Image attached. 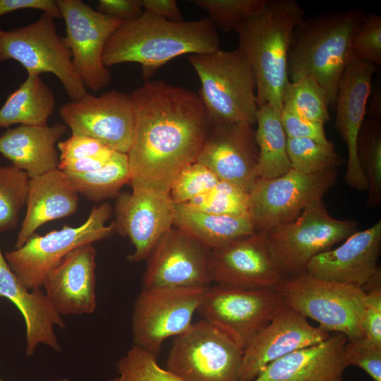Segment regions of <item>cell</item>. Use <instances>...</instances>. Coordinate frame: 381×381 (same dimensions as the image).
<instances>
[{
    "label": "cell",
    "instance_id": "681fc988",
    "mask_svg": "<svg viewBox=\"0 0 381 381\" xmlns=\"http://www.w3.org/2000/svg\"><path fill=\"white\" fill-rule=\"evenodd\" d=\"M367 104L365 116L368 119L380 121L381 120V92L380 88L371 90Z\"/></svg>",
    "mask_w": 381,
    "mask_h": 381
},
{
    "label": "cell",
    "instance_id": "e0dca14e",
    "mask_svg": "<svg viewBox=\"0 0 381 381\" xmlns=\"http://www.w3.org/2000/svg\"><path fill=\"white\" fill-rule=\"evenodd\" d=\"M216 284L244 289H275L287 276L273 259L266 233L255 232L210 250Z\"/></svg>",
    "mask_w": 381,
    "mask_h": 381
},
{
    "label": "cell",
    "instance_id": "d6986e66",
    "mask_svg": "<svg viewBox=\"0 0 381 381\" xmlns=\"http://www.w3.org/2000/svg\"><path fill=\"white\" fill-rule=\"evenodd\" d=\"M376 66L351 54L340 78L336 98L334 127L348 149L346 184L361 192L368 190L366 179L357 157V139L372 90Z\"/></svg>",
    "mask_w": 381,
    "mask_h": 381
},
{
    "label": "cell",
    "instance_id": "74e56055",
    "mask_svg": "<svg viewBox=\"0 0 381 381\" xmlns=\"http://www.w3.org/2000/svg\"><path fill=\"white\" fill-rule=\"evenodd\" d=\"M191 2L205 11L217 28L237 32L263 7L266 0H193Z\"/></svg>",
    "mask_w": 381,
    "mask_h": 381
},
{
    "label": "cell",
    "instance_id": "277c9868",
    "mask_svg": "<svg viewBox=\"0 0 381 381\" xmlns=\"http://www.w3.org/2000/svg\"><path fill=\"white\" fill-rule=\"evenodd\" d=\"M368 14L354 8L303 19L294 30L288 54L291 81L310 76L335 106L338 85L352 54V37Z\"/></svg>",
    "mask_w": 381,
    "mask_h": 381
},
{
    "label": "cell",
    "instance_id": "d6a6232c",
    "mask_svg": "<svg viewBox=\"0 0 381 381\" xmlns=\"http://www.w3.org/2000/svg\"><path fill=\"white\" fill-rule=\"evenodd\" d=\"M325 90L310 76L289 81L282 99V109L308 120L325 124L330 120Z\"/></svg>",
    "mask_w": 381,
    "mask_h": 381
},
{
    "label": "cell",
    "instance_id": "bcb514c9",
    "mask_svg": "<svg viewBox=\"0 0 381 381\" xmlns=\"http://www.w3.org/2000/svg\"><path fill=\"white\" fill-rule=\"evenodd\" d=\"M116 151L105 152L78 159L59 161L58 169L67 174H85L99 169L112 157Z\"/></svg>",
    "mask_w": 381,
    "mask_h": 381
},
{
    "label": "cell",
    "instance_id": "7402d4cb",
    "mask_svg": "<svg viewBox=\"0 0 381 381\" xmlns=\"http://www.w3.org/2000/svg\"><path fill=\"white\" fill-rule=\"evenodd\" d=\"M381 220L356 231L338 247L314 257L306 273L320 279L351 284L362 289L381 277Z\"/></svg>",
    "mask_w": 381,
    "mask_h": 381
},
{
    "label": "cell",
    "instance_id": "52a82bcc",
    "mask_svg": "<svg viewBox=\"0 0 381 381\" xmlns=\"http://www.w3.org/2000/svg\"><path fill=\"white\" fill-rule=\"evenodd\" d=\"M358 222L332 217L322 199L307 206L293 222L266 232L270 252L287 277L306 272L309 262L357 231Z\"/></svg>",
    "mask_w": 381,
    "mask_h": 381
},
{
    "label": "cell",
    "instance_id": "3957f363",
    "mask_svg": "<svg viewBox=\"0 0 381 381\" xmlns=\"http://www.w3.org/2000/svg\"><path fill=\"white\" fill-rule=\"evenodd\" d=\"M304 16L295 0H266L237 31V49L253 73L258 107L270 105L282 111L284 92L290 81L288 54L294 30Z\"/></svg>",
    "mask_w": 381,
    "mask_h": 381
},
{
    "label": "cell",
    "instance_id": "8d00e7d4",
    "mask_svg": "<svg viewBox=\"0 0 381 381\" xmlns=\"http://www.w3.org/2000/svg\"><path fill=\"white\" fill-rule=\"evenodd\" d=\"M157 356L134 345L117 363V375L108 381H183L162 368Z\"/></svg>",
    "mask_w": 381,
    "mask_h": 381
},
{
    "label": "cell",
    "instance_id": "f1b7e54d",
    "mask_svg": "<svg viewBox=\"0 0 381 381\" xmlns=\"http://www.w3.org/2000/svg\"><path fill=\"white\" fill-rule=\"evenodd\" d=\"M55 106L56 98L51 88L39 75L28 74L0 109V128L8 129L14 124L47 126Z\"/></svg>",
    "mask_w": 381,
    "mask_h": 381
},
{
    "label": "cell",
    "instance_id": "8fae6325",
    "mask_svg": "<svg viewBox=\"0 0 381 381\" xmlns=\"http://www.w3.org/2000/svg\"><path fill=\"white\" fill-rule=\"evenodd\" d=\"M337 169L306 174L291 169L272 179L258 178L249 194V217L258 232L295 220L335 184Z\"/></svg>",
    "mask_w": 381,
    "mask_h": 381
},
{
    "label": "cell",
    "instance_id": "f907efd6",
    "mask_svg": "<svg viewBox=\"0 0 381 381\" xmlns=\"http://www.w3.org/2000/svg\"><path fill=\"white\" fill-rule=\"evenodd\" d=\"M0 381H3V380L0 378ZM54 381H71V380L67 378H62V379H57Z\"/></svg>",
    "mask_w": 381,
    "mask_h": 381
},
{
    "label": "cell",
    "instance_id": "7c38bea8",
    "mask_svg": "<svg viewBox=\"0 0 381 381\" xmlns=\"http://www.w3.org/2000/svg\"><path fill=\"white\" fill-rule=\"evenodd\" d=\"M207 288L143 289L133 309V345L157 356L167 338L181 334L192 325Z\"/></svg>",
    "mask_w": 381,
    "mask_h": 381
},
{
    "label": "cell",
    "instance_id": "ab89813d",
    "mask_svg": "<svg viewBox=\"0 0 381 381\" xmlns=\"http://www.w3.org/2000/svg\"><path fill=\"white\" fill-rule=\"evenodd\" d=\"M351 52L374 65L381 64V17L368 14L354 33Z\"/></svg>",
    "mask_w": 381,
    "mask_h": 381
},
{
    "label": "cell",
    "instance_id": "9c48e42d",
    "mask_svg": "<svg viewBox=\"0 0 381 381\" xmlns=\"http://www.w3.org/2000/svg\"><path fill=\"white\" fill-rule=\"evenodd\" d=\"M243 349L202 319L175 337L165 369L183 381H241Z\"/></svg>",
    "mask_w": 381,
    "mask_h": 381
},
{
    "label": "cell",
    "instance_id": "2e32d148",
    "mask_svg": "<svg viewBox=\"0 0 381 381\" xmlns=\"http://www.w3.org/2000/svg\"><path fill=\"white\" fill-rule=\"evenodd\" d=\"M143 289L210 286V250L172 226L147 258Z\"/></svg>",
    "mask_w": 381,
    "mask_h": 381
},
{
    "label": "cell",
    "instance_id": "7a4b0ae2",
    "mask_svg": "<svg viewBox=\"0 0 381 381\" xmlns=\"http://www.w3.org/2000/svg\"><path fill=\"white\" fill-rule=\"evenodd\" d=\"M220 49L217 27L208 18L174 22L143 11L123 22L107 42L102 62L105 67L137 63L145 80L162 66L183 54H203Z\"/></svg>",
    "mask_w": 381,
    "mask_h": 381
},
{
    "label": "cell",
    "instance_id": "5bb4252c",
    "mask_svg": "<svg viewBox=\"0 0 381 381\" xmlns=\"http://www.w3.org/2000/svg\"><path fill=\"white\" fill-rule=\"evenodd\" d=\"M66 26L64 37L73 66L86 87L96 92L109 84L111 76L102 62L107 42L123 23L92 8L80 0H56Z\"/></svg>",
    "mask_w": 381,
    "mask_h": 381
},
{
    "label": "cell",
    "instance_id": "4dcf8cb0",
    "mask_svg": "<svg viewBox=\"0 0 381 381\" xmlns=\"http://www.w3.org/2000/svg\"><path fill=\"white\" fill-rule=\"evenodd\" d=\"M64 174L76 191L92 202L118 197L120 189L129 182L127 154L116 151L104 167L95 171Z\"/></svg>",
    "mask_w": 381,
    "mask_h": 381
},
{
    "label": "cell",
    "instance_id": "83f0119b",
    "mask_svg": "<svg viewBox=\"0 0 381 381\" xmlns=\"http://www.w3.org/2000/svg\"><path fill=\"white\" fill-rule=\"evenodd\" d=\"M173 226L210 250L257 232L250 217L212 214L187 203L175 204Z\"/></svg>",
    "mask_w": 381,
    "mask_h": 381
},
{
    "label": "cell",
    "instance_id": "7bdbcfd3",
    "mask_svg": "<svg viewBox=\"0 0 381 381\" xmlns=\"http://www.w3.org/2000/svg\"><path fill=\"white\" fill-rule=\"evenodd\" d=\"M282 122L287 138H307L330 145L324 124L308 120L286 109H282Z\"/></svg>",
    "mask_w": 381,
    "mask_h": 381
},
{
    "label": "cell",
    "instance_id": "d590c367",
    "mask_svg": "<svg viewBox=\"0 0 381 381\" xmlns=\"http://www.w3.org/2000/svg\"><path fill=\"white\" fill-rule=\"evenodd\" d=\"M187 204L212 214L250 217L248 192L225 181L219 180L209 191Z\"/></svg>",
    "mask_w": 381,
    "mask_h": 381
},
{
    "label": "cell",
    "instance_id": "9a60e30c",
    "mask_svg": "<svg viewBox=\"0 0 381 381\" xmlns=\"http://www.w3.org/2000/svg\"><path fill=\"white\" fill-rule=\"evenodd\" d=\"M59 116L72 135H86L114 151L128 153L134 129L130 95L117 90L100 96L87 92L80 99L63 104Z\"/></svg>",
    "mask_w": 381,
    "mask_h": 381
},
{
    "label": "cell",
    "instance_id": "cb8c5ba5",
    "mask_svg": "<svg viewBox=\"0 0 381 381\" xmlns=\"http://www.w3.org/2000/svg\"><path fill=\"white\" fill-rule=\"evenodd\" d=\"M346 337L334 333L323 341L296 350L271 363L252 381H343L349 366Z\"/></svg>",
    "mask_w": 381,
    "mask_h": 381
},
{
    "label": "cell",
    "instance_id": "1f68e13d",
    "mask_svg": "<svg viewBox=\"0 0 381 381\" xmlns=\"http://www.w3.org/2000/svg\"><path fill=\"white\" fill-rule=\"evenodd\" d=\"M357 157L368 183L366 205H381V121L365 119L357 139Z\"/></svg>",
    "mask_w": 381,
    "mask_h": 381
},
{
    "label": "cell",
    "instance_id": "60d3db41",
    "mask_svg": "<svg viewBox=\"0 0 381 381\" xmlns=\"http://www.w3.org/2000/svg\"><path fill=\"white\" fill-rule=\"evenodd\" d=\"M344 356L349 365L362 369L373 381H381V346L365 337L347 339Z\"/></svg>",
    "mask_w": 381,
    "mask_h": 381
},
{
    "label": "cell",
    "instance_id": "d4e9b609",
    "mask_svg": "<svg viewBox=\"0 0 381 381\" xmlns=\"http://www.w3.org/2000/svg\"><path fill=\"white\" fill-rule=\"evenodd\" d=\"M0 298L10 300L21 313L25 323V354L30 356L40 344L59 351L54 326L64 328L60 314L41 288L28 290L10 268L0 244Z\"/></svg>",
    "mask_w": 381,
    "mask_h": 381
},
{
    "label": "cell",
    "instance_id": "836d02e7",
    "mask_svg": "<svg viewBox=\"0 0 381 381\" xmlns=\"http://www.w3.org/2000/svg\"><path fill=\"white\" fill-rule=\"evenodd\" d=\"M287 155L291 169L315 174L337 169L344 163L333 143L325 145L307 138H287Z\"/></svg>",
    "mask_w": 381,
    "mask_h": 381
},
{
    "label": "cell",
    "instance_id": "e575fe53",
    "mask_svg": "<svg viewBox=\"0 0 381 381\" xmlns=\"http://www.w3.org/2000/svg\"><path fill=\"white\" fill-rule=\"evenodd\" d=\"M30 177L14 166L0 165V234L14 228L26 205Z\"/></svg>",
    "mask_w": 381,
    "mask_h": 381
},
{
    "label": "cell",
    "instance_id": "4316f807",
    "mask_svg": "<svg viewBox=\"0 0 381 381\" xmlns=\"http://www.w3.org/2000/svg\"><path fill=\"white\" fill-rule=\"evenodd\" d=\"M67 131L66 125H20L0 135V154L30 179L58 169L59 155L56 145Z\"/></svg>",
    "mask_w": 381,
    "mask_h": 381
},
{
    "label": "cell",
    "instance_id": "f35d334b",
    "mask_svg": "<svg viewBox=\"0 0 381 381\" xmlns=\"http://www.w3.org/2000/svg\"><path fill=\"white\" fill-rule=\"evenodd\" d=\"M219 181L212 171L195 162L177 174L169 193L175 204L187 203L209 191Z\"/></svg>",
    "mask_w": 381,
    "mask_h": 381
},
{
    "label": "cell",
    "instance_id": "ee69618b",
    "mask_svg": "<svg viewBox=\"0 0 381 381\" xmlns=\"http://www.w3.org/2000/svg\"><path fill=\"white\" fill-rule=\"evenodd\" d=\"M59 161L78 159L114 150L102 142L83 135H72L66 140L58 142Z\"/></svg>",
    "mask_w": 381,
    "mask_h": 381
},
{
    "label": "cell",
    "instance_id": "ffe728a7",
    "mask_svg": "<svg viewBox=\"0 0 381 381\" xmlns=\"http://www.w3.org/2000/svg\"><path fill=\"white\" fill-rule=\"evenodd\" d=\"M330 336L312 326L304 316L284 306L243 350L241 381H252L274 361L296 350L318 344Z\"/></svg>",
    "mask_w": 381,
    "mask_h": 381
},
{
    "label": "cell",
    "instance_id": "ac0fdd59",
    "mask_svg": "<svg viewBox=\"0 0 381 381\" xmlns=\"http://www.w3.org/2000/svg\"><path fill=\"white\" fill-rule=\"evenodd\" d=\"M175 203L169 193L133 188L119 194L115 205L116 231L135 248L128 257L135 262L147 259L159 239L173 226Z\"/></svg>",
    "mask_w": 381,
    "mask_h": 381
},
{
    "label": "cell",
    "instance_id": "b9f144b4",
    "mask_svg": "<svg viewBox=\"0 0 381 381\" xmlns=\"http://www.w3.org/2000/svg\"><path fill=\"white\" fill-rule=\"evenodd\" d=\"M365 291L361 318L364 336L381 346V277L363 289Z\"/></svg>",
    "mask_w": 381,
    "mask_h": 381
},
{
    "label": "cell",
    "instance_id": "7dc6e473",
    "mask_svg": "<svg viewBox=\"0 0 381 381\" xmlns=\"http://www.w3.org/2000/svg\"><path fill=\"white\" fill-rule=\"evenodd\" d=\"M22 9H37L49 14L54 18H61L55 0H0V18Z\"/></svg>",
    "mask_w": 381,
    "mask_h": 381
},
{
    "label": "cell",
    "instance_id": "c3c4849f",
    "mask_svg": "<svg viewBox=\"0 0 381 381\" xmlns=\"http://www.w3.org/2000/svg\"><path fill=\"white\" fill-rule=\"evenodd\" d=\"M143 11L174 22L182 21V13L175 0H141Z\"/></svg>",
    "mask_w": 381,
    "mask_h": 381
},
{
    "label": "cell",
    "instance_id": "f6af8a7d",
    "mask_svg": "<svg viewBox=\"0 0 381 381\" xmlns=\"http://www.w3.org/2000/svg\"><path fill=\"white\" fill-rule=\"evenodd\" d=\"M95 10L121 22L134 20L143 13L141 0H99Z\"/></svg>",
    "mask_w": 381,
    "mask_h": 381
},
{
    "label": "cell",
    "instance_id": "30bf717a",
    "mask_svg": "<svg viewBox=\"0 0 381 381\" xmlns=\"http://www.w3.org/2000/svg\"><path fill=\"white\" fill-rule=\"evenodd\" d=\"M14 60L28 74L50 73L58 78L71 100L87 93L77 74L71 53L56 32L54 18L48 13L35 22L11 30L0 29V62Z\"/></svg>",
    "mask_w": 381,
    "mask_h": 381
},
{
    "label": "cell",
    "instance_id": "5b68a950",
    "mask_svg": "<svg viewBox=\"0 0 381 381\" xmlns=\"http://www.w3.org/2000/svg\"><path fill=\"white\" fill-rule=\"evenodd\" d=\"M188 59L200 79L198 94L212 124L256 123L255 80L248 62L238 49L190 54Z\"/></svg>",
    "mask_w": 381,
    "mask_h": 381
},
{
    "label": "cell",
    "instance_id": "603a6c76",
    "mask_svg": "<svg viewBox=\"0 0 381 381\" xmlns=\"http://www.w3.org/2000/svg\"><path fill=\"white\" fill-rule=\"evenodd\" d=\"M92 243L68 253L44 278L42 287L59 314L92 313L96 303L95 258Z\"/></svg>",
    "mask_w": 381,
    "mask_h": 381
},
{
    "label": "cell",
    "instance_id": "ba28073f",
    "mask_svg": "<svg viewBox=\"0 0 381 381\" xmlns=\"http://www.w3.org/2000/svg\"><path fill=\"white\" fill-rule=\"evenodd\" d=\"M112 209L108 202L95 205L78 226L64 225L44 235L34 234L18 248L6 252L11 270L28 290L41 288L44 277L68 253L86 244L105 239L116 232L115 224L106 223Z\"/></svg>",
    "mask_w": 381,
    "mask_h": 381
},
{
    "label": "cell",
    "instance_id": "44dd1931",
    "mask_svg": "<svg viewBox=\"0 0 381 381\" xmlns=\"http://www.w3.org/2000/svg\"><path fill=\"white\" fill-rule=\"evenodd\" d=\"M258 148L252 126L246 123L212 124L196 162L219 180L250 192L258 179Z\"/></svg>",
    "mask_w": 381,
    "mask_h": 381
},
{
    "label": "cell",
    "instance_id": "484cf974",
    "mask_svg": "<svg viewBox=\"0 0 381 381\" xmlns=\"http://www.w3.org/2000/svg\"><path fill=\"white\" fill-rule=\"evenodd\" d=\"M78 202L79 193L59 169L30 179L26 213L14 248L23 246L41 226L74 214Z\"/></svg>",
    "mask_w": 381,
    "mask_h": 381
},
{
    "label": "cell",
    "instance_id": "f546056e",
    "mask_svg": "<svg viewBox=\"0 0 381 381\" xmlns=\"http://www.w3.org/2000/svg\"><path fill=\"white\" fill-rule=\"evenodd\" d=\"M256 123L258 178L272 179L286 173L291 167L287 155V138L282 122V111L270 105L259 107Z\"/></svg>",
    "mask_w": 381,
    "mask_h": 381
},
{
    "label": "cell",
    "instance_id": "6da1fadb",
    "mask_svg": "<svg viewBox=\"0 0 381 381\" xmlns=\"http://www.w3.org/2000/svg\"><path fill=\"white\" fill-rule=\"evenodd\" d=\"M130 96L134 129L128 183L169 193L177 174L196 162L212 123L198 93L165 81L146 80Z\"/></svg>",
    "mask_w": 381,
    "mask_h": 381
},
{
    "label": "cell",
    "instance_id": "8992f818",
    "mask_svg": "<svg viewBox=\"0 0 381 381\" xmlns=\"http://www.w3.org/2000/svg\"><path fill=\"white\" fill-rule=\"evenodd\" d=\"M284 303L325 331L347 339L365 337L361 325L365 291L361 287L332 282L308 273L286 277L276 288Z\"/></svg>",
    "mask_w": 381,
    "mask_h": 381
},
{
    "label": "cell",
    "instance_id": "4fadbf2b",
    "mask_svg": "<svg viewBox=\"0 0 381 381\" xmlns=\"http://www.w3.org/2000/svg\"><path fill=\"white\" fill-rule=\"evenodd\" d=\"M276 289L209 286L197 310L243 350L284 306Z\"/></svg>",
    "mask_w": 381,
    "mask_h": 381
}]
</instances>
